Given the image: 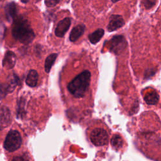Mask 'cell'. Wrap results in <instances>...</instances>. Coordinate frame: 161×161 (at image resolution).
Listing matches in <instances>:
<instances>
[{
  "mask_svg": "<svg viewBox=\"0 0 161 161\" xmlns=\"http://www.w3.org/2000/svg\"><path fill=\"white\" fill-rule=\"evenodd\" d=\"M126 42L122 35L113 36L110 40V50L115 54H120L126 48Z\"/></svg>",
  "mask_w": 161,
  "mask_h": 161,
  "instance_id": "obj_5",
  "label": "cell"
},
{
  "mask_svg": "<svg viewBox=\"0 0 161 161\" xmlns=\"http://www.w3.org/2000/svg\"><path fill=\"white\" fill-rule=\"evenodd\" d=\"M57 57V53H52L47 57L45 62V70L47 73H48L50 72Z\"/></svg>",
  "mask_w": 161,
  "mask_h": 161,
  "instance_id": "obj_17",
  "label": "cell"
},
{
  "mask_svg": "<svg viewBox=\"0 0 161 161\" xmlns=\"http://www.w3.org/2000/svg\"><path fill=\"white\" fill-rule=\"evenodd\" d=\"M12 35L14 39L24 44H28L35 38L34 31L28 19L20 16L13 21Z\"/></svg>",
  "mask_w": 161,
  "mask_h": 161,
  "instance_id": "obj_1",
  "label": "cell"
},
{
  "mask_svg": "<svg viewBox=\"0 0 161 161\" xmlns=\"http://www.w3.org/2000/svg\"><path fill=\"white\" fill-rule=\"evenodd\" d=\"M22 145V138L17 130H10L4 142V148L8 153H13L18 150Z\"/></svg>",
  "mask_w": 161,
  "mask_h": 161,
  "instance_id": "obj_3",
  "label": "cell"
},
{
  "mask_svg": "<svg viewBox=\"0 0 161 161\" xmlns=\"http://www.w3.org/2000/svg\"><path fill=\"white\" fill-rule=\"evenodd\" d=\"M8 161H33V159L27 151H22L11 156Z\"/></svg>",
  "mask_w": 161,
  "mask_h": 161,
  "instance_id": "obj_13",
  "label": "cell"
},
{
  "mask_svg": "<svg viewBox=\"0 0 161 161\" xmlns=\"http://www.w3.org/2000/svg\"><path fill=\"white\" fill-rule=\"evenodd\" d=\"M91 80V73L84 70L77 75L67 85L68 91L75 97H82L89 88Z\"/></svg>",
  "mask_w": 161,
  "mask_h": 161,
  "instance_id": "obj_2",
  "label": "cell"
},
{
  "mask_svg": "<svg viewBox=\"0 0 161 161\" xmlns=\"http://www.w3.org/2000/svg\"><path fill=\"white\" fill-rule=\"evenodd\" d=\"M71 24V20L69 18L67 17L60 21L55 30V35L58 37H63L66 33Z\"/></svg>",
  "mask_w": 161,
  "mask_h": 161,
  "instance_id": "obj_6",
  "label": "cell"
},
{
  "mask_svg": "<svg viewBox=\"0 0 161 161\" xmlns=\"http://www.w3.org/2000/svg\"><path fill=\"white\" fill-rule=\"evenodd\" d=\"M104 33V31L103 29H97V30H96L95 31H94L89 35V40L92 44H96L103 37Z\"/></svg>",
  "mask_w": 161,
  "mask_h": 161,
  "instance_id": "obj_16",
  "label": "cell"
},
{
  "mask_svg": "<svg viewBox=\"0 0 161 161\" xmlns=\"http://www.w3.org/2000/svg\"><path fill=\"white\" fill-rule=\"evenodd\" d=\"M24 101L20 100L18 103V115H23V112L24 111V104H23Z\"/></svg>",
  "mask_w": 161,
  "mask_h": 161,
  "instance_id": "obj_20",
  "label": "cell"
},
{
  "mask_svg": "<svg viewBox=\"0 0 161 161\" xmlns=\"http://www.w3.org/2000/svg\"><path fill=\"white\" fill-rule=\"evenodd\" d=\"M84 30L85 27L84 25H77L73 28L69 36L70 41L72 42L77 41L84 33Z\"/></svg>",
  "mask_w": 161,
  "mask_h": 161,
  "instance_id": "obj_11",
  "label": "cell"
},
{
  "mask_svg": "<svg viewBox=\"0 0 161 161\" xmlns=\"http://www.w3.org/2000/svg\"><path fill=\"white\" fill-rule=\"evenodd\" d=\"M58 3H59V1H54V0L45 1V3L48 7H53L55 6L57 4H58Z\"/></svg>",
  "mask_w": 161,
  "mask_h": 161,
  "instance_id": "obj_21",
  "label": "cell"
},
{
  "mask_svg": "<svg viewBox=\"0 0 161 161\" xmlns=\"http://www.w3.org/2000/svg\"><path fill=\"white\" fill-rule=\"evenodd\" d=\"M38 79V74L35 70H30L28 73L26 83L30 87H35L37 84Z\"/></svg>",
  "mask_w": 161,
  "mask_h": 161,
  "instance_id": "obj_14",
  "label": "cell"
},
{
  "mask_svg": "<svg viewBox=\"0 0 161 161\" xmlns=\"http://www.w3.org/2000/svg\"><path fill=\"white\" fill-rule=\"evenodd\" d=\"M125 24V21L121 16L118 14H113L109 18V21L108 25V30L109 31H114Z\"/></svg>",
  "mask_w": 161,
  "mask_h": 161,
  "instance_id": "obj_7",
  "label": "cell"
},
{
  "mask_svg": "<svg viewBox=\"0 0 161 161\" xmlns=\"http://www.w3.org/2000/svg\"><path fill=\"white\" fill-rule=\"evenodd\" d=\"M11 122L10 111L5 106H0V123L3 125H7Z\"/></svg>",
  "mask_w": 161,
  "mask_h": 161,
  "instance_id": "obj_9",
  "label": "cell"
},
{
  "mask_svg": "<svg viewBox=\"0 0 161 161\" xmlns=\"http://www.w3.org/2000/svg\"><path fill=\"white\" fill-rule=\"evenodd\" d=\"M111 143L114 148L118 150L123 145V140L119 135H114L111 140Z\"/></svg>",
  "mask_w": 161,
  "mask_h": 161,
  "instance_id": "obj_18",
  "label": "cell"
},
{
  "mask_svg": "<svg viewBox=\"0 0 161 161\" xmlns=\"http://www.w3.org/2000/svg\"><path fill=\"white\" fill-rule=\"evenodd\" d=\"M144 100L146 103L149 105H155L158 103L159 100V96L155 91H149L145 94L144 96Z\"/></svg>",
  "mask_w": 161,
  "mask_h": 161,
  "instance_id": "obj_12",
  "label": "cell"
},
{
  "mask_svg": "<svg viewBox=\"0 0 161 161\" xmlns=\"http://www.w3.org/2000/svg\"><path fill=\"white\" fill-rule=\"evenodd\" d=\"M8 89L6 84H0V100L3 99L6 97L7 94H8Z\"/></svg>",
  "mask_w": 161,
  "mask_h": 161,
  "instance_id": "obj_19",
  "label": "cell"
},
{
  "mask_svg": "<svg viewBox=\"0 0 161 161\" xmlns=\"http://www.w3.org/2000/svg\"><path fill=\"white\" fill-rule=\"evenodd\" d=\"M90 140L95 146H104L108 143L109 135L106 130L101 128H96L91 132Z\"/></svg>",
  "mask_w": 161,
  "mask_h": 161,
  "instance_id": "obj_4",
  "label": "cell"
},
{
  "mask_svg": "<svg viewBox=\"0 0 161 161\" xmlns=\"http://www.w3.org/2000/svg\"><path fill=\"white\" fill-rule=\"evenodd\" d=\"M16 62V57L14 52L8 51L5 53L3 60V65L6 69H11L14 67Z\"/></svg>",
  "mask_w": 161,
  "mask_h": 161,
  "instance_id": "obj_8",
  "label": "cell"
},
{
  "mask_svg": "<svg viewBox=\"0 0 161 161\" xmlns=\"http://www.w3.org/2000/svg\"><path fill=\"white\" fill-rule=\"evenodd\" d=\"M155 1H143L145 7L146 8H150L151 7H152L155 4Z\"/></svg>",
  "mask_w": 161,
  "mask_h": 161,
  "instance_id": "obj_22",
  "label": "cell"
},
{
  "mask_svg": "<svg viewBox=\"0 0 161 161\" xmlns=\"http://www.w3.org/2000/svg\"><path fill=\"white\" fill-rule=\"evenodd\" d=\"M17 13L16 6L14 3H8L5 6L6 16L9 21L14 20L16 18Z\"/></svg>",
  "mask_w": 161,
  "mask_h": 161,
  "instance_id": "obj_10",
  "label": "cell"
},
{
  "mask_svg": "<svg viewBox=\"0 0 161 161\" xmlns=\"http://www.w3.org/2000/svg\"><path fill=\"white\" fill-rule=\"evenodd\" d=\"M18 77L15 74H11L8 76L7 79V82L6 84L8 86L9 93L12 92L14 90L16 87L18 86Z\"/></svg>",
  "mask_w": 161,
  "mask_h": 161,
  "instance_id": "obj_15",
  "label": "cell"
}]
</instances>
